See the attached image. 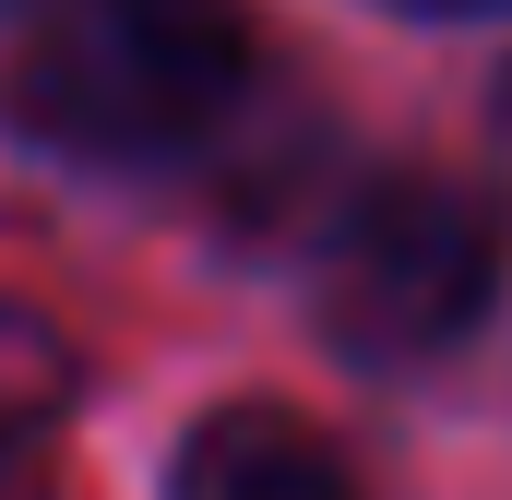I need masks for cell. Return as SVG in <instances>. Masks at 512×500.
I'll return each mask as SVG.
<instances>
[{"label":"cell","instance_id":"cell-1","mask_svg":"<svg viewBox=\"0 0 512 500\" xmlns=\"http://www.w3.org/2000/svg\"><path fill=\"white\" fill-rule=\"evenodd\" d=\"M251 12L239 0H48L0 72V108L72 167H167L239 108Z\"/></svg>","mask_w":512,"mask_h":500},{"label":"cell","instance_id":"cell-2","mask_svg":"<svg viewBox=\"0 0 512 500\" xmlns=\"http://www.w3.org/2000/svg\"><path fill=\"white\" fill-rule=\"evenodd\" d=\"M489 298H501V227L453 179H382L322 239V322L370 370H405V358L465 346Z\"/></svg>","mask_w":512,"mask_h":500},{"label":"cell","instance_id":"cell-3","mask_svg":"<svg viewBox=\"0 0 512 500\" xmlns=\"http://www.w3.org/2000/svg\"><path fill=\"white\" fill-rule=\"evenodd\" d=\"M167 500H370V489L298 405H227L179 441Z\"/></svg>","mask_w":512,"mask_h":500},{"label":"cell","instance_id":"cell-4","mask_svg":"<svg viewBox=\"0 0 512 500\" xmlns=\"http://www.w3.org/2000/svg\"><path fill=\"white\" fill-rule=\"evenodd\" d=\"M60 405H72V346H60V322L0 310V453H12V441H36Z\"/></svg>","mask_w":512,"mask_h":500},{"label":"cell","instance_id":"cell-5","mask_svg":"<svg viewBox=\"0 0 512 500\" xmlns=\"http://www.w3.org/2000/svg\"><path fill=\"white\" fill-rule=\"evenodd\" d=\"M489 131H501V155H512V84H501V108H489Z\"/></svg>","mask_w":512,"mask_h":500},{"label":"cell","instance_id":"cell-6","mask_svg":"<svg viewBox=\"0 0 512 500\" xmlns=\"http://www.w3.org/2000/svg\"><path fill=\"white\" fill-rule=\"evenodd\" d=\"M405 12H489V0H405Z\"/></svg>","mask_w":512,"mask_h":500}]
</instances>
